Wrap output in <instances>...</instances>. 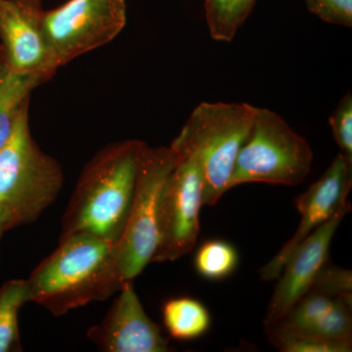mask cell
I'll return each instance as SVG.
<instances>
[{"label":"cell","mask_w":352,"mask_h":352,"mask_svg":"<svg viewBox=\"0 0 352 352\" xmlns=\"http://www.w3.org/2000/svg\"><path fill=\"white\" fill-rule=\"evenodd\" d=\"M25 281L29 302L56 317L108 300L127 282L120 273L113 243L85 233L60 238L57 249Z\"/></svg>","instance_id":"1"},{"label":"cell","mask_w":352,"mask_h":352,"mask_svg":"<svg viewBox=\"0 0 352 352\" xmlns=\"http://www.w3.org/2000/svg\"><path fill=\"white\" fill-rule=\"evenodd\" d=\"M146 143L126 140L102 149L83 168L62 220L61 237L85 233L117 243L131 212Z\"/></svg>","instance_id":"2"},{"label":"cell","mask_w":352,"mask_h":352,"mask_svg":"<svg viewBox=\"0 0 352 352\" xmlns=\"http://www.w3.org/2000/svg\"><path fill=\"white\" fill-rule=\"evenodd\" d=\"M29 103L20 108L12 133L0 150V226L4 232L36 221L63 186L61 166L32 138Z\"/></svg>","instance_id":"3"},{"label":"cell","mask_w":352,"mask_h":352,"mask_svg":"<svg viewBox=\"0 0 352 352\" xmlns=\"http://www.w3.org/2000/svg\"><path fill=\"white\" fill-rule=\"evenodd\" d=\"M256 107L248 103L201 102L171 145L196 157L203 177V205L214 206L228 191L241 148Z\"/></svg>","instance_id":"4"},{"label":"cell","mask_w":352,"mask_h":352,"mask_svg":"<svg viewBox=\"0 0 352 352\" xmlns=\"http://www.w3.org/2000/svg\"><path fill=\"white\" fill-rule=\"evenodd\" d=\"M314 153L307 139L270 109L256 107L251 131L241 148L229 189L245 183L296 186L311 171Z\"/></svg>","instance_id":"5"},{"label":"cell","mask_w":352,"mask_h":352,"mask_svg":"<svg viewBox=\"0 0 352 352\" xmlns=\"http://www.w3.org/2000/svg\"><path fill=\"white\" fill-rule=\"evenodd\" d=\"M175 164L170 145L151 148L145 144L143 148L129 219L124 233L113 244L124 281H133L151 263L159 241L162 193Z\"/></svg>","instance_id":"6"},{"label":"cell","mask_w":352,"mask_h":352,"mask_svg":"<svg viewBox=\"0 0 352 352\" xmlns=\"http://www.w3.org/2000/svg\"><path fill=\"white\" fill-rule=\"evenodd\" d=\"M126 24V0H69L43 16L44 36L58 69L110 43Z\"/></svg>","instance_id":"7"},{"label":"cell","mask_w":352,"mask_h":352,"mask_svg":"<svg viewBox=\"0 0 352 352\" xmlns=\"http://www.w3.org/2000/svg\"><path fill=\"white\" fill-rule=\"evenodd\" d=\"M175 164L160 204L159 241L151 263H171L195 247L200 233L203 177L196 157L171 145Z\"/></svg>","instance_id":"8"},{"label":"cell","mask_w":352,"mask_h":352,"mask_svg":"<svg viewBox=\"0 0 352 352\" xmlns=\"http://www.w3.org/2000/svg\"><path fill=\"white\" fill-rule=\"evenodd\" d=\"M352 187V161L339 153L321 177L295 200L300 214V222L296 233L259 270L263 281H273L296 250L316 229L344 210H351L349 201Z\"/></svg>","instance_id":"9"},{"label":"cell","mask_w":352,"mask_h":352,"mask_svg":"<svg viewBox=\"0 0 352 352\" xmlns=\"http://www.w3.org/2000/svg\"><path fill=\"white\" fill-rule=\"evenodd\" d=\"M43 0H0L3 59L14 73L50 80L58 69L43 32Z\"/></svg>","instance_id":"10"},{"label":"cell","mask_w":352,"mask_h":352,"mask_svg":"<svg viewBox=\"0 0 352 352\" xmlns=\"http://www.w3.org/2000/svg\"><path fill=\"white\" fill-rule=\"evenodd\" d=\"M105 318L88 330L87 337L106 352H166L170 342L161 328L146 314L133 281L118 292Z\"/></svg>","instance_id":"11"},{"label":"cell","mask_w":352,"mask_h":352,"mask_svg":"<svg viewBox=\"0 0 352 352\" xmlns=\"http://www.w3.org/2000/svg\"><path fill=\"white\" fill-rule=\"evenodd\" d=\"M351 210H344L308 236L286 263L264 318V326L270 327L288 314L311 289L317 273L327 263L329 250L340 222Z\"/></svg>","instance_id":"12"},{"label":"cell","mask_w":352,"mask_h":352,"mask_svg":"<svg viewBox=\"0 0 352 352\" xmlns=\"http://www.w3.org/2000/svg\"><path fill=\"white\" fill-rule=\"evenodd\" d=\"M41 82L36 78L14 73L0 60V150L12 133L20 108L30 101L32 90Z\"/></svg>","instance_id":"13"},{"label":"cell","mask_w":352,"mask_h":352,"mask_svg":"<svg viewBox=\"0 0 352 352\" xmlns=\"http://www.w3.org/2000/svg\"><path fill=\"white\" fill-rule=\"evenodd\" d=\"M163 318L168 332L178 340L198 339L210 327V315L207 307L191 298L168 300L164 305Z\"/></svg>","instance_id":"14"},{"label":"cell","mask_w":352,"mask_h":352,"mask_svg":"<svg viewBox=\"0 0 352 352\" xmlns=\"http://www.w3.org/2000/svg\"><path fill=\"white\" fill-rule=\"evenodd\" d=\"M256 0H204L206 21L212 39L231 43L249 18Z\"/></svg>","instance_id":"15"},{"label":"cell","mask_w":352,"mask_h":352,"mask_svg":"<svg viewBox=\"0 0 352 352\" xmlns=\"http://www.w3.org/2000/svg\"><path fill=\"white\" fill-rule=\"evenodd\" d=\"M29 302L27 281H7L0 288V352L21 351L19 311Z\"/></svg>","instance_id":"16"},{"label":"cell","mask_w":352,"mask_h":352,"mask_svg":"<svg viewBox=\"0 0 352 352\" xmlns=\"http://www.w3.org/2000/svg\"><path fill=\"white\" fill-rule=\"evenodd\" d=\"M239 263L235 248L226 241L210 240L199 248L194 264L197 272L208 280H222L230 276Z\"/></svg>","instance_id":"17"},{"label":"cell","mask_w":352,"mask_h":352,"mask_svg":"<svg viewBox=\"0 0 352 352\" xmlns=\"http://www.w3.org/2000/svg\"><path fill=\"white\" fill-rule=\"evenodd\" d=\"M352 296H338L332 308L302 335L329 340H352Z\"/></svg>","instance_id":"18"},{"label":"cell","mask_w":352,"mask_h":352,"mask_svg":"<svg viewBox=\"0 0 352 352\" xmlns=\"http://www.w3.org/2000/svg\"><path fill=\"white\" fill-rule=\"evenodd\" d=\"M270 342L283 352H351V340H329L286 332L276 328H266Z\"/></svg>","instance_id":"19"},{"label":"cell","mask_w":352,"mask_h":352,"mask_svg":"<svg viewBox=\"0 0 352 352\" xmlns=\"http://www.w3.org/2000/svg\"><path fill=\"white\" fill-rule=\"evenodd\" d=\"M333 138L340 152L352 161V95L346 92L329 118Z\"/></svg>","instance_id":"20"},{"label":"cell","mask_w":352,"mask_h":352,"mask_svg":"<svg viewBox=\"0 0 352 352\" xmlns=\"http://www.w3.org/2000/svg\"><path fill=\"white\" fill-rule=\"evenodd\" d=\"M331 296H352L351 271L342 270L327 263L319 270L311 289Z\"/></svg>","instance_id":"21"},{"label":"cell","mask_w":352,"mask_h":352,"mask_svg":"<svg viewBox=\"0 0 352 352\" xmlns=\"http://www.w3.org/2000/svg\"><path fill=\"white\" fill-rule=\"evenodd\" d=\"M308 11L329 24L352 27V0H305Z\"/></svg>","instance_id":"22"},{"label":"cell","mask_w":352,"mask_h":352,"mask_svg":"<svg viewBox=\"0 0 352 352\" xmlns=\"http://www.w3.org/2000/svg\"><path fill=\"white\" fill-rule=\"evenodd\" d=\"M3 59V51H2V47L0 46V60Z\"/></svg>","instance_id":"23"},{"label":"cell","mask_w":352,"mask_h":352,"mask_svg":"<svg viewBox=\"0 0 352 352\" xmlns=\"http://www.w3.org/2000/svg\"><path fill=\"white\" fill-rule=\"evenodd\" d=\"M4 231L3 229L1 228V226H0V241H1L2 235H3Z\"/></svg>","instance_id":"24"}]
</instances>
